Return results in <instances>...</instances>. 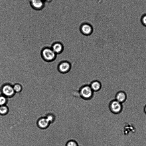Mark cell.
<instances>
[{"label": "cell", "instance_id": "cell-1", "mask_svg": "<svg viewBox=\"0 0 146 146\" xmlns=\"http://www.w3.org/2000/svg\"><path fill=\"white\" fill-rule=\"evenodd\" d=\"M41 54L44 60L47 62L54 60L56 57V54L51 48H45L41 51Z\"/></svg>", "mask_w": 146, "mask_h": 146}, {"label": "cell", "instance_id": "cell-2", "mask_svg": "<svg viewBox=\"0 0 146 146\" xmlns=\"http://www.w3.org/2000/svg\"><path fill=\"white\" fill-rule=\"evenodd\" d=\"M79 92L80 96L82 98L88 100L92 98L94 91L90 85H86L83 86L80 88Z\"/></svg>", "mask_w": 146, "mask_h": 146}, {"label": "cell", "instance_id": "cell-3", "mask_svg": "<svg viewBox=\"0 0 146 146\" xmlns=\"http://www.w3.org/2000/svg\"><path fill=\"white\" fill-rule=\"evenodd\" d=\"M110 108L112 113L114 114H118L122 111V106L121 103L115 100L111 102Z\"/></svg>", "mask_w": 146, "mask_h": 146}, {"label": "cell", "instance_id": "cell-4", "mask_svg": "<svg viewBox=\"0 0 146 146\" xmlns=\"http://www.w3.org/2000/svg\"><path fill=\"white\" fill-rule=\"evenodd\" d=\"M2 91L4 96L8 97L12 96L15 92L13 86L8 84L3 85L2 88Z\"/></svg>", "mask_w": 146, "mask_h": 146}, {"label": "cell", "instance_id": "cell-5", "mask_svg": "<svg viewBox=\"0 0 146 146\" xmlns=\"http://www.w3.org/2000/svg\"><path fill=\"white\" fill-rule=\"evenodd\" d=\"M31 7L36 10L42 9L44 6L45 3L43 0H29Z\"/></svg>", "mask_w": 146, "mask_h": 146}, {"label": "cell", "instance_id": "cell-6", "mask_svg": "<svg viewBox=\"0 0 146 146\" xmlns=\"http://www.w3.org/2000/svg\"><path fill=\"white\" fill-rule=\"evenodd\" d=\"M70 63L64 61L61 62L58 65V69L59 71L62 73L67 72L70 69Z\"/></svg>", "mask_w": 146, "mask_h": 146}, {"label": "cell", "instance_id": "cell-7", "mask_svg": "<svg viewBox=\"0 0 146 146\" xmlns=\"http://www.w3.org/2000/svg\"><path fill=\"white\" fill-rule=\"evenodd\" d=\"M80 30L83 34L88 35H90L92 33L93 29L92 26L90 24L84 23L81 26Z\"/></svg>", "mask_w": 146, "mask_h": 146}, {"label": "cell", "instance_id": "cell-8", "mask_svg": "<svg viewBox=\"0 0 146 146\" xmlns=\"http://www.w3.org/2000/svg\"><path fill=\"white\" fill-rule=\"evenodd\" d=\"M126 98V94L125 92L123 90L119 91L115 95V100L121 103L124 102Z\"/></svg>", "mask_w": 146, "mask_h": 146}, {"label": "cell", "instance_id": "cell-9", "mask_svg": "<svg viewBox=\"0 0 146 146\" xmlns=\"http://www.w3.org/2000/svg\"><path fill=\"white\" fill-rule=\"evenodd\" d=\"M51 48L56 54H58L62 51L63 46L62 44L58 42L53 44Z\"/></svg>", "mask_w": 146, "mask_h": 146}, {"label": "cell", "instance_id": "cell-10", "mask_svg": "<svg viewBox=\"0 0 146 146\" xmlns=\"http://www.w3.org/2000/svg\"><path fill=\"white\" fill-rule=\"evenodd\" d=\"M50 123L46 117L40 119L38 120V126L42 129L46 128Z\"/></svg>", "mask_w": 146, "mask_h": 146}, {"label": "cell", "instance_id": "cell-11", "mask_svg": "<svg viewBox=\"0 0 146 146\" xmlns=\"http://www.w3.org/2000/svg\"><path fill=\"white\" fill-rule=\"evenodd\" d=\"M90 87L94 92H97L100 90L102 85L99 81H95L92 82L90 85Z\"/></svg>", "mask_w": 146, "mask_h": 146}, {"label": "cell", "instance_id": "cell-12", "mask_svg": "<svg viewBox=\"0 0 146 146\" xmlns=\"http://www.w3.org/2000/svg\"><path fill=\"white\" fill-rule=\"evenodd\" d=\"M13 87L15 92L17 93L21 92L23 89L22 86L19 83L15 84Z\"/></svg>", "mask_w": 146, "mask_h": 146}, {"label": "cell", "instance_id": "cell-13", "mask_svg": "<svg viewBox=\"0 0 146 146\" xmlns=\"http://www.w3.org/2000/svg\"><path fill=\"white\" fill-rule=\"evenodd\" d=\"M8 109L6 106L3 105L0 106V114L1 115H5L8 112Z\"/></svg>", "mask_w": 146, "mask_h": 146}, {"label": "cell", "instance_id": "cell-14", "mask_svg": "<svg viewBox=\"0 0 146 146\" xmlns=\"http://www.w3.org/2000/svg\"><path fill=\"white\" fill-rule=\"evenodd\" d=\"M66 146H79L77 143L74 140L68 141L66 143Z\"/></svg>", "mask_w": 146, "mask_h": 146}, {"label": "cell", "instance_id": "cell-15", "mask_svg": "<svg viewBox=\"0 0 146 146\" xmlns=\"http://www.w3.org/2000/svg\"><path fill=\"white\" fill-rule=\"evenodd\" d=\"M7 102V99L4 96H0V106L4 105Z\"/></svg>", "mask_w": 146, "mask_h": 146}, {"label": "cell", "instance_id": "cell-16", "mask_svg": "<svg viewBox=\"0 0 146 146\" xmlns=\"http://www.w3.org/2000/svg\"><path fill=\"white\" fill-rule=\"evenodd\" d=\"M140 21L142 25L146 27V14H144L141 16Z\"/></svg>", "mask_w": 146, "mask_h": 146}, {"label": "cell", "instance_id": "cell-17", "mask_svg": "<svg viewBox=\"0 0 146 146\" xmlns=\"http://www.w3.org/2000/svg\"><path fill=\"white\" fill-rule=\"evenodd\" d=\"M46 118L50 123L54 121L55 119V117L54 115H48Z\"/></svg>", "mask_w": 146, "mask_h": 146}, {"label": "cell", "instance_id": "cell-18", "mask_svg": "<svg viewBox=\"0 0 146 146\" xmlns=\"http://www.w3.org/2000/svg\"><path fill=\"white\" fill-rule=\"evenodd\" d=\"M44 1H45L47 2L48 3H49L52 0H43Z\"/></svg>", "mask_w": 146, "mask_h": 146}, {"label": "cell", "instance_id": "cell-19", "mask_svg": "<svg viewBox=\"0 0 146 146\" xmlns=\"http://www.w3.org/2000/svg\"><path fill=\"white\" fill-rule=\"evenodd\" d=\"M144 110L145 113V114H146V105L145 106L144 108Z\"/></svg>", "mask_w": 146, "mask_h": 146}]
</instances>
